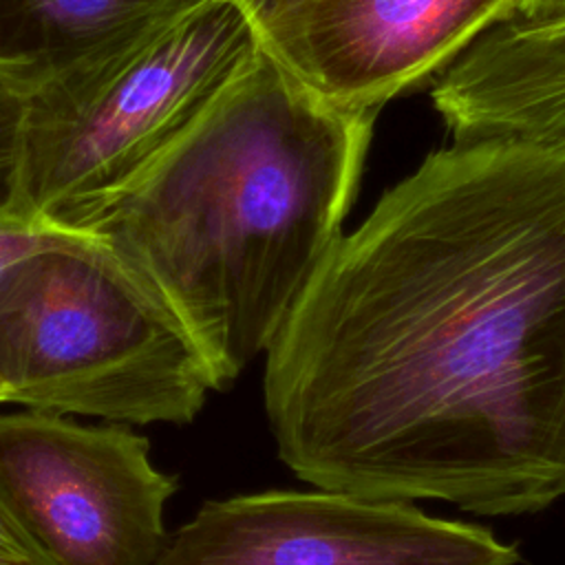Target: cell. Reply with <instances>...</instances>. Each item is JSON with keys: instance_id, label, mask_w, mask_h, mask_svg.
Listing matches in <instances>:
<instances>
[{"instance_id": "obj_7", "label": "cell", "mask_w": 565, "mask_h": 565, "mask_svg": "<svg viewBox=\"0 0 565 565\" xmlns=\"http://www.w3.org/2000/svg\"><path fill=\"white\" fill-rule=\"evenodd\" d=\"M523 0H300L263 49L331 106L377 113L444 73Z\"/></svg>"}, {"instance_id": "obj_15", "label": "cell", "mask_w": 565, "mask_h": 565, "mask_svg": "<svg viewBox=\"0 0 565 565\" xmlns=\"http://www.w3.org/2000/svg\"><path fill=\"white\" fill-rule=\"evenodd\" d=\"M7 402H9V391H7L4 382L0 380V404H7Z\"/></svg>"}, {"instance_id": "obj_12", "label": "cell", "mask_w": 565, "mask_h": 565, "mask_svg": "<svg viewBox=\"0 0 565 565\" xmlns=\"http://www.w3.org/2000/svg\"><path fill=\"white\" fill-rule=\"evenodd\" d=\"M0 565H55L0 481Z\"/></svg>"}, {"instance_id": "obj_2", "label": "cell", "mask_w": 565, "mask_h": 565, "mask_svg": "<svg viewBox=\"0 0 565 565\" xmlns=\"http://www.w3.org/2000/svg\"><path fill=\"white\" fill-rule=\"evenodd\" d=\"M377 113L327 104L265 49L88 227L183 320L230 386L342 238Z\"/></svg>"}, {"instance_id": "obj_11", "label": "cell", "mask_w": 565, "mask_h": 565, "mask_svg": "<svg viewBox=\"0 0 565 565\" xmlns=\"http://www.w3.org/2000/svg\"><path fill=\"white\" fill-rule=\"evenodd\" d=\"M75 234H82V232L53 225L49 221H42L20 210L2 212L0 214V280L9 274L13 265H18L29 254L42 247H49L53 243L66 241Z\"/></svg>"}, {"instance_id": "obj_8", "label": "cell", "mask_w": 565, "mask_h": 565, "mask_svg": "<svg viewBox=\"0 0 565 565\" xmlns=\"http://www.w3.org/2000/svg\"><path fill=\"white\" fill-rule=\"evenodd\" d=\"M430 97L455 141L565 148V18L492 26L437 77Z\"/></svg>"}, {"instance_id": "obj_6", "label": "cell", "mask_w": 565, "mask_h": 565, "mask_svg": "<svg viewBox=\"0 0 565 565\" xmlns=\"http://www.w3.org/2000/svg\"><path fill=\"white\" fill-rule=\"evenodd\" d=\"M488 527L437 519L408 501L338 490H267L201 510L154 565H516Z\"/></svg>"}, {"instance_id": "obj_10", "label": "cell", "mask_w": 565, "mask_h": 565, "mask_svg": "<svg viewBox=\"0 0 565 565\" xmlns=\"http://www.w3.org/2000/svg\"><path fill=\"white\" fill-rule=\"evenodd\" d=\"M26 95V90L0 75V214L20 210V166Z\"/></svg>"}, {"instance_id": "obj_1", "label": "cell", "mask_w": 565, "mask_h": 565, "mask_svg": "<svg viewBox=\"0 0 565 565\" xmlns=\"http://www.w3.org/2000/svg\"><path fill=\"white\" fill-rule=\"evenodd\" d=\"M263 393L309 486L479 516L565 499V148L428 154L342 234Z\"/></svg>"}, {"instance_id": "obj_9", "label": "cell", "mask_w": 565, "mask_h": 565, "mask_svg": "<svg viewBox=\"0 0 565 565\" xmlns=\"http://www.w3.org/2000/svg\"><path fill=\"white\" fill-rule=\"evenodd\" d=\"M210 0H0V75L31 93Z\"/></svg>"}, {"instance_id": "obj_4", "label": "cell", "mask_w": 565, "mask_h": 565, "mask_svg": "<svg viewBox=\"0 0 565 565\" xmlns=\"http://www.w3.org/2000/svg\"><path fill=\"white\" fill-rule=\"evenodd\" d=\"M260 51L241 2L210 0L38 86L26 95L20 210L86 232L199 126Z\"/></svg>"}, {"instance_id": "obj_13", "label": "cell", "mask_w": 565, "mask_h": 565, "mask_svg": "<svg viewBox=\"0 0 565 565\" xmlns=\"http://www.w3.org/2000/svg\"><path fill=\"white\" fill-rule=\"evenodd\" d=\"M238 2L256 24L258 33H263L271 22H276L282 13H287L300 0H238Z\"/></svg>"}, {"instance_id": "obj_14", "label": "cell", "mask_w": 565, "mask_h": 565, "mask_svg": "<svg viewBox=\"0 0 565 565\" xmlns=\"http://www.w3.org/2000/svg\"><path fill=\"white\" fill-rule=\"evenodd\" d=\"M527 22H552L565 18V0H523V7L516 15Z\"/></svg>"}, {"instance_id": "obj_3", "label": "cell", "mask_w": 565, "mask_h": 565, "mask_svg": "<svg viewBox=\"0 0 565 565\" xmlns=\"http://www.w3.org/2000/svg\"><path fill=\"white\" fill-rule=\"evenodd\" d=\"M0 380L13 404L113 424H188L218 391L174 309L86 232L0 280Z\"/></svg>"}, {"instance_id": "obj_5", "label": "cell", "mask_w": 565, "mask_h": 565, "mask_svg": "<svg viewBox=\"0 0 565 565\" xmlns=\"http://www.w3.org/2000/svg\"><path fill=\"white\" fill-rule=\"evenodd\" d=\"M0 481L55 565H154L177 479L126 424L0 415Z\"/></svg>"}]
</instances>
